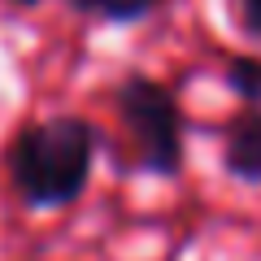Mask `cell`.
<instances>
[{"label": "cell", "instance_id": "1", "mask_svg": "<svg viewBox=\"0 0 261 261\" xmlns=\"http://www.w3.org/2000/svg\"><path fill=\"white\" fill-rule=\"evenodd\" d=\"M96 161V126L87 118H57L31 122L9 144V178L31 209H61L74 205L92 178Z\"/></svg>", "mask_w": 261, "mask_h": 261}, {"label": "cell", "instance_id": "2", "mask_svg": "<svg viewBox=\"0 0 261 261\" xmlns=\"http://www.w3.org/2000/svg\"><path fill=\"white\" fill-rule=\"evenodd\" d=\"M118 118L135 144L140 170L157 178H174L183 170V113L166 83L148 74H126L113 92Z\"/></svg>", "mask_w": 261, "mask_h": 261}, {"label": "cell", "instance_id": "3", "mask_svg": "<svg viewBox=\"0 0 261 261\" xmlns=\"http://www.w3.org/2000/svg\"><path fill=\"white\" fill-rule=\"evenodd\" d=\"M222 166L240 183H261V109H240L222 135Z\"/></svg>", "mask_w": 261, "mask_h": 261}, {"label": "cell", "instance_id": "4", "mask_svg": "<svg viewBox=\"0 0 261 261\" xmlns=\"http://www.w3.org/2000/svg\"><path fill=\"white\" fill-rule=\"evenodd\" d=\"M157 5L161 0H70L74 13H83V18H92V22H113V27L148 18Z\"/></svg>", "mask_w": 261, "mask_h": 261}, {"label": "cell", "instance_id": "5", "mask_svg": "<svg viewBox=\"0 0 261 261\" xmlns=\"http://www.w3.org/2000/svg\"><path fill=\"white\" fill-rule=\"evenodd\" d=\"M226 87L244 100V109H261V57L240 53L226 61Z\"/></svg>", "mask_w": 261, "mask_h": 261}, {"label": "cell", "instance_id": "6", "mask_svg": "<svg viewBox=\"0 0 261 261\" xmlns=\"http://www.w3.org/2000/svg\"><path fill=\"white\" fill-rule=\"evenodd\" d=\"M240 31L261 44V0H240Z\"/></svg>", "mask_w": 261, "mask_h": 261}, {"label": "cell", "instance_id": "7", "mask_svg": "<svg viewBox=\"0 0 261 261\" xmlns=\"http://www.w3.org/2000/svg\"><path fill=\"white\" fill-rule=\"evenodd\" d=\"M9 5H22V9H31V5H39V0H9Z\"/></svg>", "mask_w": 261, "mask_h": 261}]
</instances>
